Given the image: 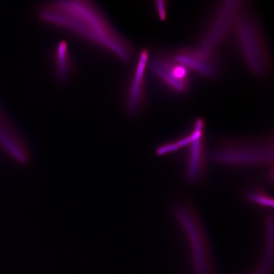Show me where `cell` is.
Instances as JSON below:
<instances>
[{"label": "cell", "instance_id": "obj_1", "mask_svg": "<svg viewBox=\"0 0 274 274\" xmlns=\"http://www.w3.org/2000/svg\"><path fill=\"white\" fill-rule=\"evenodd\" d=\"M58 22L85 41L110 53L120 61L134 59L131 45L114 27L99 7L90 1L62 2Z\"/></svg>", "mask_w": 274, "mask_h": 274}, {"label": "cell", "instance_id": "obj_2", "mask_svg": "<svg viewBox=\"0 0 274 274\" xmlns=\"http://www.w3.org/2000/svg\"><path fill=\"white\" fill-rule=\"evenodd\" d=\"M172 211L187 243L192 274H215L209 237L196 209L191 203L181 201L173 206Z\"/></svg>", "mask_w": 274, "mask_h": 274}, {"label": "cell", "instance_id": "obj_3", "mask_svg": "<svg viewBox=\"0 0 274 274\" xmlns=\"http://www.w3.org/2000/svg\"><path fill=\"white\" fill-rule=\"evenodd\" d=\"M273 138H225L217 143L213 153L217 162L234 166L273 167Z\"/></svg>", "mask_w": 274, "mask_h": 274}, {"label": "cell", "instance_id": "obj_4", "mask_svg": "<svg viewBox=\"0 0 274 274\" xmlns=\"http://www.w3.org/2000/svg\"><path fill=\"white\" fill-rule=\"evenodd\" d=\"M237 37L247 63L254 73L264 75L268 59L257 25L253 19L244 15L238 18L236 25Z\"/></svg>", "mask_w": 274, "mask_h": 274}, {"label": "cell", "instance_id": "obj_5", "mask_svg": "<svg viewBox=\"0 0 274 274\" xmlns=\"http://www.w3.org/2000/svg\"><path fill=\"white\" fill-rule=\"evenodd\" d=\"M150 58L148 48L140 50L126 92L125 107L129 115H135L143 108L146 95V73Z\"/></svg>", "mask_w": 274, "mask_h": 274}, {"label": "cell", "instance_id": "obj_6", "mask_svg": "<svg viewBox=\"0 0 274 274\" xmlns=\"http://www.w3.org/2000/svg\"><path fill=\"white\" fill-rule=\"evenodd\" d=\"M148 68L157 79L173 90L183 93L188 89V70L172 56L158 54L150 58Z\"/></svg>", "mask_w": 274, "mask_h": 274}, {"label": "cell", "instance_id": "obj_7", "mask_svg": "<svg viewBox=\"0 0 274 274\" xmlns=\"http://www.w3.org/2000/svg\"><path fill=\"white\" fill-rule=\"evenodd\" d=\"M239 1H228L223 4L206 35L197 53L201 57L211 58L215 47L221 42L235 19L236 11L241 5Z\"/></svg>", "mask_w": 274, "mask_h": 274}, {"label": "cell", "instance_id": "obj_8", "mask_svg": "<svg viewBox=\"0 0 274 274\" xmlns=\"http://www.w3.org/2000/svg\"><path fill=\"white\" fill-rule=\"evenodd\" d=\"M187 148L185 160V175L191 183H196L203 178L206 170L205 134L191 141Z\"/></svg>", "mask_w": 274, "mask_h": 274}, {"label": "cell", "instance_id": "obj_9", "mask_svg": "<svg viewBox=\"0 0 274 274\" xmlns=\"http://www.w3.org/2000/svg\"><path fill=\"white\" fill-rule=\"evenodd\" d=\"M172 57L177 62L205 77H213L216 74L214 67L208 61L210 59L200 57L196 52L180 51Z\"/></svg>", "mask_w": 274, "mask_h": 274}, {"label": "cell", "instance_id": "obj_10", "mask_svg": "<svg viewBox=\"0 0 274 274\" xmlns=\"http://www.w3.org/2000/svg\"><path fill=\"white\" fill-rule=\"evenodd\" d=\"M265 237L263 256L257 267L250 274H271L273 263V220L268 215L265 219Z\"/></svg>", "mask_w": 274, "mask_h": 274}, {"label": "cell", "instance_id": "obj_11", "mask_svg": "<svg viewBox=\"0 0 274 274\" xmlns=\"http://www.w3.org/2000/svg\"><path fill=\"white\" fill-rule=\"evenodd\" d=\"M244 198L250 203L266 209L273 207V199L270 194L259 186H253L246 191Z\"/></svg>", "mask_w": 274, "mask_h": 274}, {"label": "cell", "instance_id": "obj_12", "mask_svg": "<svg viewBox=\"0 0 274 274\" xmlns=\"http://www.w3.org/2000/svg\"><path fill=\"white\" fill-rule=\"evenodd\" d=\"M58 53L59 75L62 79H66L72 72V63L65 43L60 44Z\"/></svg>", "mask_w": 274, "mask_h": 274}, {"label": "cell", "instance_id": "obj_13", "mask_svg": "<svg viewBox=\"0 0 274 274\" xmlns=\"http://www.w3.org/2000/svg\"><path fill=\"white\" fill-rule=\"evenodd\" d=\"M154 5L159 19L161 21L165 20L167 17V2L163 0H157L154 1Z\"/></svg>", "mask_w": 274, "mask_h": 274}]
</instances>
